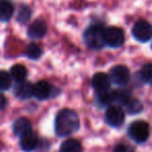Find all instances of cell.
Listing matches in <instances>:
<instances>
[{
    "instance_id": "ffe728a7",
    "label": "cell",
    "mask_w": 152,
    "mask_h": 152,
    "mask_svg": "<svg viewBox=\"0 0 152 152\" xmlns=\"http://www.w3.org/2000/svg\"><path fill=\"white\" fill-rule=\"evenodd\" d=\"M140 77L144 83L152 85V64H147L142 68Z\"/></svg>"
},
{
    "instance_id": "7402d4cb",
    "label": "cell",
    "mask_w": 152,
    "mask_h": 152,
    "mask_svg": "<svg viewBox=\"0 0 152 152\" xmlns=\"http://www.w3.org/2000/svg\"><path fill=\"white\" fill-rule=\"evenodd\" d=\"M30 15H31V12L30 9L26 5H21L18 10V14H17V21L20 23H25L29 20Z\"/></svg>"
},
{
    "instance_id": "7c38bea8",
    "label": "cell",
    "mask_w": 152,
    "mask_h": 152,
    "mask_svg": "<svg viewBox=\"0 0 152 152\" xmlns=\"http://www.w3.org/2000/svg\"><path fill=\"white\" fill-rule=\"evenodd\" d=\"M47 32V25L44 21L42 20H37L34 21L31 25L28 27L27 34L29 38L34 40H39L42 39Z\"/></svg>"
},
{
    "instance_id": "d4e9b609",
    "label": "cell",
    "mask_w": 152,
    "mask_h": 152,
    "mask_svg": "<svg viewBox=\"0 0 152 152\" xmlns=\"http://www.w3.org/2000/svg\"><path fill=\"white\" fill-rule=\"evenodd\" d=\"M7 105V98L3 94L0 93V110H3Z\"/></svg>"
},
{
    "instance_id": "277c9868",
    "label": "cell",
    "mask_w": 152,
    "mask_h": 152,
    "mask_svg": "<svg viewBox=\"0 0 152 152\" xmlns=\"http://www.w3.org/2000/svg\"><path fill=\"white\" fill-rule=\"evenodd\" d=\"M104 41H105V45L107 46L112 48H119L124 44V31L116 26L106 28L104 29Z\"/></svg>"
},
{
    "instance_id": "cb8c5ba5",
    "label": "cell",
    "mask_w": 152,
    "mask_h": 152,
    "mask_svg": "<svg viewBox=\"0 0 152 152\" xmlns=\"http://www.w3.org/2000/svg\"><path fill=\"white\" fill-rule=\"evenodd\" d=\"M113 152H134V149H133V147H131L130 145H128V144L121 143V144H118V145L114 148Z\"/></svg>"
},
{
    "instance_id": "e0dca14e",
    "label": "cell",
    "mask_w": 152,
    "mask_h": 152,
    "mask_svg": "<svg viewBox=\"0 0 152 152\" xmlns=\"http://www.w3.org/2000/svg\"><path fill=\"white\" fill-rule=\"evenodd\" d=\"M125 110L128 114L130 115H135V114H139L143 110V104L140 100L134 99V98H130L128 101L125 103L124 105Z\"/></svg>"
},
{
    "instance_id": "4fadbf2b",
    "label": "cell",
    "mask_w": 152,
    "mask_h": 152,
    "mask_svg": "<svg viewBox=\"0 0 152 152\" xmlns=\"http://www.w3.org/2000/svg\"><path fill=\"white\" fill-rule=\"evenodd\" d=\"M31 122L26 118H19L13 124V131L16 135L22 137L25 133L31 131Z\"/></svg>"
},
{
    "instance_id": "603a6c76",
    "label": "cell",
    "mask_w": 152,
    "mask_h": 152,
    "mask_svg": "<svg viewBox=\"0 0 152 152\" xmlns=\"http://www.w3.org/2000/svg\"><path fill=\"white\" fill-rule=\"evenodd\" d=\"M12 86V76L7 72L0 71V91H7Z\"/></svg>"
},
{
    "instance_id": "5bb4252c",
    "label": "cell",
    "mask_w": 152,
    "mask_h": 152,
    "mask_svg": "<svg viewBox=\"0 0 152 152\" xmlns=\"http://www.w3.org/2000/svg\"><path fill=\"white\" fill-rule=\"evenodd\" d=\"M14 15V7L7 0H0V21L7 22Z\"/></svg>"
},
{
    "instance_id": "d6986e66",
    "label": "cell",
    "mask_w": 152,
    "mask_h": 152,
    "mask_svg": "<svg viewBox=\"0 0 152 152\" xmlns=\"http://www.w3.org/2000/svg\"><path fill=\"white\" fill-rule=\"evenodd\" d=\"M113 93H114L115 102H117V103H119L120 105L123 106L131 98L129 92L125 91V90H116V91H113Z\"/></svg>"
},
{
    "instance_id": "3957f363",
    "label": "cell",
    "mask_w": 152,
    "mask_h": 152,
    "mask_svg": "<svg viewBox=\"0 0 152 152\" xmlns=\"http://www.w3.org/2000/svg\"><path fill=\"white\" fill-rule=\"evenodd\" d=\"M127 133H128L129 137L135 143H145L149 137V125L145 121H135L129 125Z\"/></svg>"
},
{
    "instance_id": "ac0fdd59",
    "label": "cell",
    "mask_w": 152,
    "mask_h": 152,
    "mask_svg": "<svg viewBox=\"0 0 152 152\" xmlns=\"http://www.w3.org/2000/svg\"><path fill=\"white\" fill-rule=\"evenodd\" d=\"M43 52L42 49L39 45H37L36 43H31L27 46L25 50V55L28 57L29 59H32V61H37L38 58H40L42 56Z\"/></svg>"
},
{
    "instance_id": "44dd1931",
    "label": "cell",
    "mask_w": 152,
    "mask_h": 152,
    "mask_svg": "<svg viewBox=\"0 0 152 152\" xmlns=\"http://www.w3.org/2000/svg\"><path fill=\"white\" fill-rule=\"evenodd\" d=\"M98 102L101 106H108L110 107L112 103L115 102L114 93L113 92H105V93L99 94V98H98Z\"/></svg>"
},
{
    "instance_id": "ba28073f",
    "label": "cell",
    "mask_w": 152,
    "mask_h": 152,
    "mask_svg": "<svg viewBox=\"0 0 152 152\" xmlns=\"http://www.w3.org/2000/svg\"><path fill=\"white\" fill-rule=\"evenodd\" d=\"M110 83L112 81H110V75L102 72L96 73L92 78V87L98 94L107 92L110 88Z\"/></svg>"
},
{
    "instance_id": "52a82bcc",
    "label": "cell",
    "mask_w": 152,
    "mask_h": 152,
    "mask_svg": "<svg viewBox=\"0 0 152 152\" xmlns=\"http://www.w3.org/2000/svg\"><path fill=\"white\" fill-rule=\"evenodd\" d=\"M110 78L112 83H114L115 85L119 86V87H123V86L127 85L129 78H130V73H129L128 68L123 65L115 66L110 71Z\"/></svg>"
},
{
    "instance_id": "9c48e42d",
    "label": "cell",
    "mask_w": 152,
    "mask_h": 152,
    "mask_svg": "<svg viewBox=\"0 0 152 152\" xmlns=\"http://www.w3.org/2000/svg\"><path fill=\"white\" fill-rule=\"evenodd\" d=\"M14 95L20 100L29 99L34 96V85L29 81H20L14 88Z\"/></svg>"
},
{
    "instance_id": "8992f818",
    "label": "cell",
    "mask_w": 152,
    "mask_h": 152,
    "mask_svg": "<svg viewBox=\"0 0 152 152\" xmlns=\"http://www.w3.org/2000/svg\"><path fill=\"white\" fill-rule=\"evenodd\" d=\"M131 32L135 40L145 43L152 38V26L145 20H140L134 23Z\"/></svg>"
},
{
    "instance_id": "8fae6325",
    "label": "cell",
    "mask_w": 152,
    "mask_h": 152,
    "mask_svg": "<svg viewBox=\"0 0 152 152\" xmlns=\"http://www.w3.org/2000/svg\"><path fill=\"white\" fill-rule=\"evenodd\" d=\"M52 93V88L47 81L40 80L34 86V96L38 100H46L50 97Z\"/></svg>"
},
{
    "instance_id": "484cf974",
    "label": "cell",
    "mask_w": 152,
    "mask_h": 152,
    "mask_svg": "<svg viewBox=\"0 0 152 152\" xmlns=\"http://www.w3.org/2000/svg\"><path fill=\"white\" fill-rule=\"evenodd\" d=\"M151 47H152V46H151Z\"/></svg>"
},
{
    "instance_id": "2e32d148",
    "label": "cell",
    "mask_w": 152,
    "mask_h": 152,
    "mask_svg": "<svg viewBox=\"0 0 152 152\" xmlns=\"http://www.w3.org/2000/svg\"><path fill=\"white\" fill-rule=\"evenodd\" d=\"M11 76L12 78L17 83L24 81L27 77V69H26L25 66L21 65V64L14 65L11 69Z\"/></svg>"
},
{
    "instance_id": "5b68a950",
    "label": "cell",
    "mask_w": 152,
    "mask_h": 152,
    "mask_svg": "<svg viewBox=\"0 0 152 152\" xmlns=\"http://www.w3.org/2000/svg\"><path fill=\"white\" fill-rule=\"evenodd\" d=\"M125 121V113L120 105H110L105 112V122L110 127L122 126Z\"/></svg>"
},
{
    "instance_id": "30bf717a",
    "label": "cell",
    "mask_w": 152,
    "mask_h": 152,
    "mask_svg": "<svg viewBox=\"0 0 152 152\" xmlns=\"http://www.w3.org/2000/svg\"><path fill=\"white\" fill-rule=\"evenodd\" d=\"M39 145V140L38 135L34 131H29V132L25 133L22 137H20V147L23 151L30 152L34 150Z\"/></svg>"
},
{
    "instance_id": "7a4b0ae2",
    "label": "cell",
    "mask_w": 152,
    "mask_h": 152,
    "mask_svg": "<svg viewBox=\"0 0 152 152\" xmlns=\"http://www.w3.org/2000/svg\"><path fill=\"white\" fill-rule=\"evenodd\" d=\"M86 45L92 50H100L105 45L104 28L101 25H92L86 29L83 34Z\"/></svg>"
},
{
    "instance_id": "9a60e30c",
    "label": "cell",
    "mask_w": 152,
    "mask_h": 152,
    "mask_svg": "<svg viewBox=\"0 0 152 152\" xmlns=\"http://www.w3.org/2000/svg\"><path fill=\"white\" fill-rule=\"evenodd\" d=\"M81 144L76 139H68L64 141L59 148V152H81Z\"/></svg>"
},
{
    "instance_id": "6da1fadb",
    "label": "cell",
    "mask_w": 152,
    "mask_h": 152,
    "mask_svg": "<svg viewBox=\"0 0 152 152\" xmlns=\"http://www.w3.org/2000/svg\"><path fill=\"white\" fill-rule=\"evenodd\" d=\"M80 127L78 115L74 110L64 108L57 113L54 121V130L61 137H69L75 133Z\"/></svg>"
}]
</instances>
